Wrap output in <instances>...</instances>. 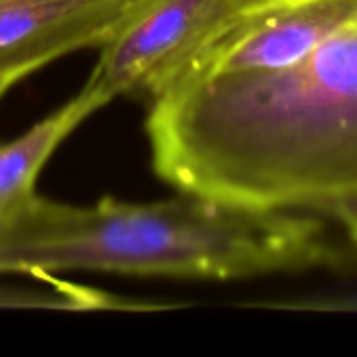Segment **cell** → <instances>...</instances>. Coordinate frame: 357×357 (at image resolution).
<instances>
[{
	"label": "cell",
	"instance_id": "obj_2",
	"mask_svg": "<svg viewBox=\"0 0 357 357\" xmlns=\"http://www.w3.org/2000/svg\"><path fill=\"white\" fill-rule=\"evenodd\" d=\"M316 211H270L195 192L92 205L31 197L0 228V274L109 272L128 276L238 280L341 266Z\"/></svg>",
	"mask_w": 357,
	"mask_h": 357
},
{
	"label": "cell",
	"instance_id": "obj_7",
	"mask_svg": "<svg viewBox=\"0 0 357 357\" xmlns=\"http://www.w3.org/2000/svg\"><path fill=\"white\" fill-rule=\"evenodd\" d=\"M316 213H320L322 218H326L328 222L341 228L351 253L357 257V197H345V199L333 201L320 207Z\"/></svg>",
	"mask_w": 357,
	"mask_h": 357
},
{
	"label": "cell",
	"instance_id": "obj_4",
	"mask_svg": "<svg viewBox=\"0 0 357 357\" xmlns=\"http://www.w3.org/2000/svg\"><path fill=\"white\" fill-rule=\"evenodd\" d=\"M356 17L357 0H266L245 13L186 79L287 69Z\"/></svg>",
	"mask_w": 357,
	"mask_h": 357
},
{
	"label": "cell",
	"instance_id": "obj_3",
	"mask_svg": "<svg viewBox=\"0 0 357 357\" xmlns=\"http://www.w3.org/2000/svg\"><path fill=\"white\" fill-rule=\"evenodd\" d=\"M266 0H132L88 79L109 102L138 98L149 107L182 84L222 36Z\"/></svg>",
	"mask_w": 357,
	"mask_h": 357
},
{
	"label": "cell",
	"instance_id": "obj_5",
	"mask_svg": "<svg viewBox=\"0 0 357 357\" xmlns=\"http://www.w3.org/2000/svg\"><path fill=\"white\" fill-rule=\"evenodd\" d=\"M132 0H0V98L23 77L98 48Z\"/></svg>",
	"mask_w": 357,
	"mask_h": 357
},
{
	"label": "cell",
	"instance_id": "obj_6",
	"mask_svg": "<svg viewBox=\"0 0 357 357\" xmlns=\"http://www.w3.org/2000/svg\"><path fill=\"white\" fill-rule=\"evenodd\" d=\"M109 100L88 82L79 94L33 123L23 134L0 142V228L36 197L40 172L71 132Z\"/></svg>",
	"mask_w": 357,
	"mask_h": 357
},
{
	"label": "cell",
	"instance_id": "obj_1",
	"mask_svg": "<svg viewBox=\"0 0 357 357\" xmlns=\"http://www.w3.org/2000/svg\"><path fill=\"white\" fill-rule=\"evenodd\" d=\"M146 132L180 192L270 211L357 197V17L287 69L182 82Z\"/></svg>",
	"mask_w": 357,
	"mask_h": 357
}]
</instances>
